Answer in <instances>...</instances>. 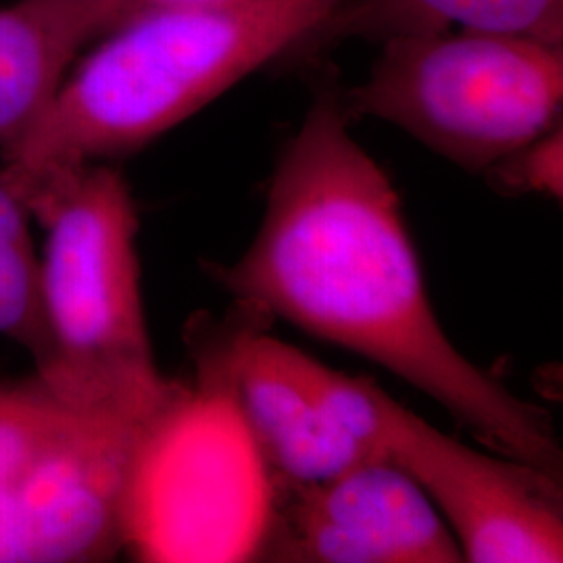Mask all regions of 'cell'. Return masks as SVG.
<instances>
[{"mask_svg":"<svg viewBox=\"0 0 563 563\" xmlns=\"http://www.w3.org/2000/svg\"><path fill=\"white\" fill-rule=\"evenodd\" d=\"M443 32L518 36L563 46V0H341L297 51Z\"/></svg>","mask_w":563,"mask_h":563,"instance_id":"30bf717a","label":"cell"},{"mask_svg":"<svg viewBox=\"0 0 563 563\" xmlns=\"http://www.w3.org/2000/svg\"><path fill=\"white\" fill-rule=\"evenodd\" d=\"M372 446L422 486L463 562H563L562 478L511 457L484 455L386 393Z\"/></svg>","mask_w":563,"mask_h":563,"instance_id":"8992f818","label":"cell"},{"mask_svg":"<svg viewBox=\"0 0 563 563\" xmlns=\"http://www.w3.org/2000/svg\"><path fill=\"white\" fill-rule=\"evenodd\" d=\"M174 411L84 405L38 376L0 384V563L113 560L144 453Z\"/></svg>","mask_w":563,"mask_h":563,"instance_id":"277c9868","label":"cell"},{"mask_svg":"<svg viewBox=\"0 0 563 563\" xmlns=\"http://www.w3.org/2000/svg\"><path fill=\"white\" fill-rule=\"evenodd\" d=\"M207 272L244 305L378 363L499 455L562 478L553 418L444 332L399 192L351 134L339 90H320L284 146L249 249Z\"/></svg>","mask_w":563,"mask_h":563,"instance_id":"6da1fadb","label":"cell"},{"mask_svg":"<svg viewBox=\"0 0 563 563\" xmlns=\"http://www.w3.org/2000/svg\"><path fill=\"white\" fill-rule=\"evenodd\" d=\"M32 213L0 167V336L21 344L34 365L44 351L41 255Z\"/></svg>","mask_w":563,"mask_h":563,"instance_id":"8fae6325","label":"cell"},{"mask_svg":"<svg viewBox=\"0 0 563 563\" xmlns=\"http://www.w3.org/2000/svg\"><path fill=\"white\" fill-rule=\"evenodd\" d=\"M255 560L299 563H460L451 528L405 470L362 463L313 484L269 483Z\"/></svg>","mask_w":563,"mask_h":563,"instance_id":"52a82bcc","label":"cell"},{"mask_svg":"<svg viewBox=\"0 0 563 563\" xmlns=\"http://www.w3.org/2000/svg\"><path fill=\"white\" fill-rule=\"evenodd\" d=\"M107 30V0L0 7V153L41 120L81 48Z\"/></svg>","mask_w":563,"mask_h":563,"instance_id":"9c48e42d","label":"cell"},{"mask_svg":"<svg viewBox=\"0 0 563 563\" xmlns=\"http://www.w3.org/2000/svg\"><path fill=\"white\" fill-rule=\"evenodd\" d=\"M341 0H267L123 21L67 71L55 99L0 153L7 178L134 155L265 63L295 51Z\"/></svg>","mask_w":563,"mask_h":563,"instance_id":"7a4b0ae2","label":"cell"},{"mask_svg":"<svg viewBox=\"0 0 563 563\" xmlns=\"http://www.w3.org/2000/svg\"><path fill=\"white\" fill-rule=\"evenodd\" d=\"M342 101L351 120L390 123L483 176L562 123L563 46L478 32L393 38Z\"/></svg>","mask_w":563,"mask_h":563,"instance_id":"5b68a950","label":"cell"},{"mask_svg":"<svg viewBox=\"0 0 563 563\" xmlns=\"http://www.w3.org/2000/svg\"><path fill=\"white\" fill-rule=\"evenodd\" d=\"M216 367L267 483H323L378 460L323 409L292 367L286 342L246 332L223 346Z\"/></svg>","mask_w":563,"mask_h":563,"instance_id":"ba28073f","label":"cell"},{"mask_svg":"<svg viewBox=\"0 0 563 563\" xmlns=\"http://www.w3.org/2000/svg\"><path fill=\"white\" fill-rule=\"evenodd\" d=\"M44 232V351L36 376L65 399L169 413L188 393L159 372L144 318L139 209L109 163L7 178Z\"/></svg>","mask_w":563,"mask_h":563,"instance_id":"3957f363","label":"cell"},{"mask_svg":"<svg viewBox=\"0 0 563 563\" xmlns=\"http://www.w3.org/2000/svg\"><path fill=\"white\" fill-rule=\"evenodd\" d=\"M267 0H107V30L123 21L157 11H225L260 4Z\"/></svg>","mask_w":563,"mask_h":563,"instance_id":"4fadbf2b","label":"cell"},{"mask_svg":"<svg viewBox=\"0 0 563 563\" xmlns=\"http://www.w3.org/2000/svg\"><path fill=\"white\" fill-rule=\"evenodd\" d=\"M501 195H543L562 201L563 197V128L562 123L544 132L537 141L495 163L483 174Z\"/></svg>","mask_w":563,"mask_h":563,"instance_id":"7c38bea8","label":"cell"}]
</instances>
